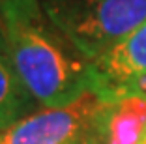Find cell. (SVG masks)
Here are the masks:
<instances>
[{
    "label": "cell",
    "mask_w": 146,
    "mask_h": 144,
    "mask_svg": "<svg viewBox=\"0 0 146 144\" xmlns=\"http://www.w3.org/2000/svg\"><path fill=\"white\" fill-rule=\"evenodd\" d=\"M146 131V98L101 101L86 135L99 144H141Z\"/></svg>",
    "instance_id": "5"
},
{
    "label": "cell",
    "mask_w": 146,
    "mask_h": 144,
    "mask_svg": "<svg viewBox=\"0 0 146 144\" xmlns=\"http://www.w3.org/2000/svg\"><path fill=\"white\" fill-rule=\"evenodd\" d=\"M99 98L86 94L79 101L58 109H38L0 131V144H68L84 139Z\"/></svg>",
    "instance_id": "4"
},
{
    "label": "cell",
    "mask_w": 146,
    "mask_h": 144,
    "mask_svg": "<svg viewBox=\"0 0 146 144\" xmlns=\"http://www.w3.org/2000/svg\"><path fill=\"white\" fill-rule=\"evenodd\" d=\"M81 144H99V142H96L94 139H90V137H88V135H84V139L81 140Z\"/></svg>",
    "instance_id": "7"
},
{
    "label": "cell",
    "mask_w": 146,
    "mask_h": 144,
    "mask_svg": "<svg viewBox=\"0 0 146 144\" xmlns=\"http://www.w3.org/2000/svg\"><path fill=\"white\" fill-rule=\"evenodd\" d=\"M141 144H146V131H144V135H142V140H141Z\"/></svg>",
    "instance_id": "8"
},
{
    "label": "cell",
    "mask_w": 146,
    "mask_h": 144,
    "mask_svg": "<svg viewBox=\"0 0 146 144\" xmlns=\"http://www.w3.org/2000/svg\"><path fill=\"white\" fill-rule=\"evenodd\" d=\"M52 25L94 60L146 21V0H39Z\"/></svg>",
    "instance_id": "2"
},
{
    "label": "cell",
    "mask_w": 146,
    "mask_h": 144,
    "mask_svg": "<svg viewBox=\"0 0 146 144\" xmlns=\"http://www.w3.org/2000/svg\"><path fill=\"white\" fill-rule=\"evenodd\" d=\"M38 109L39 107L36 105L34 98L23 84L15 69L4 30L0 25V131L8 129L9 125L17 123Z\"/></svg>",
    "instance_id": "6"
},
{
    "label": "cell",
    "mask_w": 146,
    "mask_h": 144,
    "mask_svg": "<svg viewBox=\"0 0 146 144\" xmlns=\"http://www.w3.org/2000/svg\"><path fill=\"white\" fill-rule=\"evenodd\" d=\"M82 140V139H81ZM81 140H73V142H68V144H81Z\"/></svg>",
    "instance_id": "9"
},
{
    "label": "cell",
    "mask_w": 146,
    "mask_h": 144,
    "mask_svg": "<svg viewBox=\"0 0 146 144\" xmlns=\"http://www.w3.org/2000/svg\"><path fill=\"white\" fill-rule=\"evenodd\" d=\"M92 94L99 101L146 98V21L92 60Z\"/></svg>",
    "instance_id": "3"
},
{
    "label": "cell",
    "mask_w": 146,
    "mask_h": 144,
    "mask_svg": "<svg viewBox=\"0 0 146 144\" xmlns=\"http://www.w3.org/2000/svg\"><path fill=\"white\" fill-rule=\"evenodd\" d=\"M0 25L15 69L39 109L68 107L92 94V60L52 25L39 0H0Z\"/></svg>",
    "instance_id": "1"
}]
</instances>
